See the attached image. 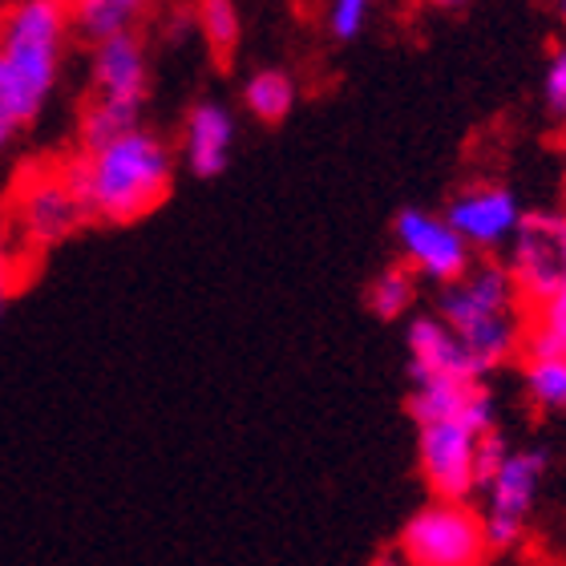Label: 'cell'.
<instances>
[{
  "label": "cell",
  "instance_id": "obj_1",
  "mask_svg": "<svg viewBox=\"0 0 566 566\" xmlns=\"http://www.w3.org/2000/svg\"><path fill=\"white\" fill-rule=\"evenodd\" d=\"M65 170L82 195L90 223L130 227L166 202L175 187V150L163 134L134 126L94 150L65 158Z\"/></svg>",
  "mask_w": 566,
  "mask_h": 566
},
{
  "label": "cell",
  "instance_id": "obj_2",
  "mask_svg": "<svg viewBox=\"0 0 566 566\" xmlns=\"http://www.w3.org/2000/svg\"><path fill=\"white\" fill-rule=\"evenodd\" d=\"M433 312L461 336L482 377L514 365L526 348L531 312L510 280V268L497 255H478L470 272L446 283Z\"/></svg>",
  "mask_w": 566,
  "mask_h": 566
},
{
  "label": "cell",
  "instance_id": "obj_3",
  "mask_svg": "<svg viewBox=\"0 0 566 566\" xmlns=\"http://www.w3.org/2000/svg\"><path fill=\"white\" fill-rule=\"evenodd\" d=\"M73 36L70 0H12L0 12V77L24 122H36L61 82Z\"/></svg>",
  "mask_w": 566,
  "mask_h": 566
},
{
  "label": "cell",
  "instance_id": "obj_4",
  "mask_svg": "<svg viewBox=\"0 0 566 566\" xmlns=\"http://www.w3.org/2000/svg\"><path fill=\"white\" fill-rule=\"evenodd\" d=\"M4 214H9L12 235L21 239V248L33 260L45 255V251L61 248L82 227H90L85 202L77 195V187H73L65 163L24 166L21 175H17V182L9 187Z\"/></svg>",
  "mask_w": 566,
  "mask_h": 566
},
{
  "label": "cell",
  "instance_id": "obj_5",
  "mask_svg": "<svg viewBox=\"0 0 566 566\" xmlns=\"http://www.w3.org/2000/svg\"><path fill=\"white\" fill-rule=\"evenodd\" d=\"M497 429V401L485 392L465 413L417 421V465L433 497H478V449Z\"/></svg>",
  "mask_w": 566,
  "mask_h": 566
},
{
  "label": "cell",
  "instance_id": "obj_6",
  "mask_svg": "<svg viewBox=\"0 0 566 566\" xmlns=\"http://www.w3.org/2000/svg\"><path fill=\"white\" fill-rule=\"evenodd\" d=\"M546 470H551V453L538 446L506 449V458L497 461V470L490 473L478 490L482 497V526L490 555H514L526 543L531 531V514L543 494Z\"/></svg>",
  "mask_w": 566,
  "mask_h": 566
},
{
  "label": "cell",
  "instance_id": "obj_7",
  "mask_svg": "<svg viewBox=\"0 0 566 566\" xmlns=\"http://www.w3.org/2000/svg\"><path fill=\"white\" fill-rule=\"evenodd\" d=\"M401 563L413 566H478L490 555L482 510L465 497H429L413 518L405 522Z\"/></svg>",
  "mask_w": 566,
  "mask_h": 566
},
{
  "label": "cell",
  "instance_id": "obj_8",
  "mask_svg": "<svg viewBox=\"0 0 566 566\" xmlns=\"http://www.w3.org/2000/svg\"><path fill=\"white\" fill-rule=\"evenodd\" d=\"M502 263L510 268L526 312L551 300L566 283V202L522 214V227L502 251Z\"/></svg>",
  "mask_w": 566,
  "mask_h": 566
},
{
  "label": "cell",
  "instance_id": "obj_9",
  "mask_svg": "<svg viewBox=\"0 0 566 566\" xmlns=\"http://www.w3.org/2000/svg\"><path fill=\"white\" fill-rule=\"evenodd\" d=\"M392 243L401 251V263H409L417 280L446 287L458 275L470 272V263L478 260V251L465 243L458 227L449 223L446 211H421V207H405L392 219Z\"/></svg>",
  "mask_w": 566,
  "mask_h": 566
},
{
  "label": "cell",
  "instance_id": "obj_10",
  "mask_svg": "<svg viewBox=\"0 0 566 566\" xmlns=\"http://www.w3.org/2000/svg\"><path fill=\"white\" fill-rule=\"evenodd\" d=\"M522 214L526 207L518 190L506 182H470L453 190L446 202V219L458 227L478 255H502L522 227Z\"/></svg>",
  "mask_w": 566,
  "mask_h": 566
},
{
  "label": "cell",
  "instance_id": "obj_11",
  "mask_svg": "<svg viewBox=\"0 0 566 566\" xmlns=\"http://www.w3.org/2000/svg\"><path fill=\"white\" fill-rule=\"evenodd\" d=\"M90 97H106L122 106L146 109L150 97V61L138 33H114L106 41H94L90 57Z\"/></svg>",
  "mask_w": 566,
  "mask_h": 566
},
{
  "label": "cell",
  "instance_id": "obj_12",
  "mask_svg": "<svg viewBox=\"0 0 566 566\" xmlns=\"http://www.w3.org/2000/svg\"><path fill=\"white\" fill-rule=\"evenodd\" d=\"M235 154V114L223 102H199L182 122V163L195 178H219Z\"/></svg>",
  "mask_w": 566,
  "mask_h": 566
},
{
  "label": "cell",
  "instance_id": "obj_13",
  "mask_svg": "<svg viewBox=\"0 0 566 566\" xmlns=\"http://www.w3.org/2000/svg\"><path fill=\"white\" fill-rule=\"evenodd\" d=\"M405 353H409V380L417 377H482L473 356L446 319L429 312V316L409 319L405 332Z\"/></svg>",
  "mask_w": 566,
  "mask_h": 566
},
{
  "label": "cell",
  "instance_id": "obj_14",
  "mask_svg": "<svg viewBox=\"0 0 566 566\" xmlns=\"http://www.w3.org/2000/svg\"><path fill=\"white\" fill-rule=\"evenodd\" d=\"M522 397L534 413H566V353H522Z\"/></svg>",
  "mask_w": 566,
  "mask_h": 566
},
{
  "label": "cell",
  "instance_id": "obj_15",
  "mask_svg": "<svg viewBox=\"0 0 566 566\" xmlns=\"http://www.w3.org/2000/svg\"><path fill=\"white\" fill-rule=\"evenodd\" d=\"M150 0H73V33L82 41H106L114 33H134Z\"/></svg>",
  "mask_w": 566,
  "mask_h": 566
},
{
  "label": "cell",
  "instance_id": "obj_16",
  "mask_svg": "<svg viewBox=\"0 0 566 566\" xmlns=\"http://www.w3.org/2000/svg\"><path fill=\"white\" fill-rule=\"evenodd\" d=\"M295 97H300L295 77L287 70H275V65L255 70L248 82H243V106H248L251 118L268 122V126L287 122V114L295 109Z\"/></svg>",
  "mask_w": 566,
  "mask_h": 566
},
{
  "label": "cell",
  "instance_id": "obj_17",
  "mask_svg": "<svg viewBox=\"0 0 566 566\" xmlns=\"http://www.w3.org/2000/svg\"><path fill=\"white\" fill-rule=\"evenodd\" d=\"M417 272L409 263H397V268H385L377 280L368 283V312L377 319H401L413 312L417 304Z\"/></svg>",
  "mask_w": 566,
  "mask_h": 566
},
{
  "label": "cell",
  "instance_id": "obj_18",
  "mask_svg": "<svg viewBox=\"0 0 566 566\" xmlns=\"http://www.w3.org/2000/svg\"><path fill=\"white\" fill-rule=\"evenodd\" d=\"M195 17H199V33L211 49L214 61H231L239 49V36H243V24H239L235 0H199L195 4Z\"/></svg>",
  "mask_w": 566,
  "mask_h": 566
},
{
  "label": "cell",
  "instance_id": "obj_19",
  "mask_svg": "<svg viewBox=\"0 0 566 566\" xmlns=\"http://www.w3.org/2000/svg\"><path fill=\"white\" fill-rule=\"evenodd\" d=\"M522 353H566V283L551 300L531 307L526 348Z\"/></svg>",
  "mask_w": 566,
  "mask_h": 566
},
{
  "label": "cell",
  "instance_id": "obj_20",
  "mask_svg": "<svg viewBox=\"0 0 566 566\" xmlns=\"http://www.w3.org/2000/svg\"><path fill=\"white\" fill-rule=\"evenodd\" d=\"M29 251L21 248V239L12 235L9 214L0 207V319L9 312V300L17 295V287L24 283V268H29Z\"/></svg>",
  "mask_w": 566,
  "mask_h": 566
},
{
  "label": "cell",
  "instance_id": "obj_21",
  "mask_svg": "<svg viewBox=\"0 0 566 566\" xmlns=\"http://www.w3.org/2000/svg\"><path fill=\"white\" fill-rule=\"evenodd\" d=\"M543 114L551 118V126L566 130V41L551 49L543 65Z\"/></svg>",
  "mask_w": 566,
  "mask_h": 566
},
{
  "label": "cell",
  "instance_id": "obj_22",
  "mask_svg": "<svg viewBox=\"0 0 566 566\" xmlns=\"http://www.w3.org/2000/svg\"><path fill=\"white\" fill-rule=\"evenodd\" d=\"M373 4L377 0H328V12H324V24H328L332 41H356V36L365 33L368 17H373Z\"/></svg>",
  "mask_w": 566,
  "mask_h": 566
},
{
  "label": "cell",
  "instance_id": "obj_23",
  "mask_svg": "<svg viewBox=\"0 0 566 566\" xmlns=\"http://www.w3.org/2000/svg\"><path fill=\"white\" fill-rule=\"evenodd\" d=\"M24 126H29V122H24V114L17 109V102H12V94H9V85L0 77V154L9 150L12 138H17Z\"/></svg>",
  "mask_w": 566,
  "mask_h": 566
},
{
  "label": "cell",
  "instance_id": "obj_24",
  "mask_svg": "<svg viewBox=\"0 0 566 566\" xmlns=\"http://www.w3.org/2000/svg\"><path fill=\"white\" fill-rule=\"evenodd\" d=\"M421 4H429V9H437V12H458V9H465L470 0H421Z\"/></svg>",
  "mask_w": 566,
  "mask_h": 566
},
{
  "label": "cell",
  "instance_id": "obj_25",
  "mask_svg": "<svg viewBox=\"0 0 566 566\" xmlns=\"http://www.w3.org/2000/svg\"><path fill=\"white\" fill-rule=\"evenodd\" d=\"M551 4H555V12L566 21V0H551Z\"/></svg>",
  "mask_w": 566,
  "mask_h": 566
},
{
  "label": "cell",
  "instance_id": "obj_26",
  "mask_svg": "<svg viewBox=\"0 0 566 566\" xmlns=\"http://www.w3.org/2000/svg\"><path fill=\"white\" fill-rule=\"evenodd\" d=\"M563 202H566V150H563Z\"/></svg>",
  "mask_w": 566,
  "mask_h": 566
},
{
  "label": "cell",
  "instance_id": "obj_27",
  "mask_svg": "<svg viewBox=\"0 0 566 566\" xmlns=\"http://www.w3.org/2000/svg\"><path fill=\"white\" fill-rule=\"evenodd\" d=\"M70 4H73V0H70Z\"/></svg>",
  "mask_w": 566,
  "mask_h": 566
}]
</instances>
